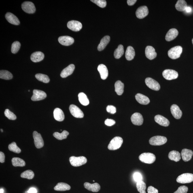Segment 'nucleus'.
Listing matches in <instances>:
<instances>
[{"label": "nucleus", "instance_id": "nucleus-1", "mask_svg": "<svg viewBox=\"0 0 193 193\" xmlns=\"http://www.w3.org/2000/svg\"><path fill=\"white\" fill-rule=\"evenodd\" d=\"M87 159L84 156H71L69 158V162L71 165L74 167H79L86 164Z\"/></svg>", "mask_w": 193, "mask_h": 193}, {"label": "nucleus", "instance_id": "nucleus-2", "mask_svg": "<svg viewBox=\"0 0 193 193\" xmlns=\"http://www.w3.org/2000/svg\"><path fill=\"white\" fill-rule=\"evenodd\" d=\"M123 142L121 137H116L113 138L110 142L108 148L110 150H115L120 148Z\"/></svg>", "mask_w": 193, "mask_h": 193}, {"label": "nucleus", "instance_id": "nucleus-3", "mask_svg": "<svg viewBox=\"0 0 193 193\" xmlns=\"http://www.w3.org/2000/svg\"><path fill=\"white\" fill-rule=\"evenodd\" d=\"M139 158L141 162L146 164H151L156 160V156L151 153H144L139 157Z\"/></svg>", "mask_w": 193, "mask_h": 193}, {"label": "nucleus", "instance_id": "nucleus-4", "mask_svg": "<svg viewBox=\"0 0 193 193\" xmlns=\"http://www.w3.org/2000/svg\"><path fill=\"white\" fill-rule=\"evenodd\" d=\"M182 52V47L180 46H177L170 49L168 52V54L170 58L175 60L180 57Z\"/></svg>", "mask_w": 193, "mask_h": 193}, {"label": "nucleus", "instance_id": "nucleus-5", "mask_svg": "<svg viewBox=\"0 0 193 193\" xmlns=\"http://www.w3.org/2000/svg\"><path fill=\"white\" fill-rule=\"evenodd\" d=\"M167 142V139L164 136H155L149 140L150 144L153 146H160L164 144Z\"/></svg>", "mask_w": 193, "mask_h": 193}, {"label": "nucleus", "instance_id": "nucleus-6", "mask_svg": "<svg viewBox=\"0 0 193 193\" xmlns=\"http://www.w3.org/2000/svg\"><path fill=\"white\" fill-rule=\"evenodd\" d=\"M177 182L181 183H190L193 181V174L190 173H185L182 174L177 178Z\"/></svg>", "mask_w": 193, "mask_h": 193}, {"label": "nucleus", "instance_id": "nucleus-7", "mask_svg": "<svg viewBox=\"0 0 193 193\" xmlns=\"http://www.w3.org/2000/svg\"><path fill=\"white\" fill-rule=\"evenodd\" d=\"M162 75L164 78L168 80H171L176 79L178 77L177 72L173 70L166 69L162 72Z\"/></svg>", "mask_w": 193, "mask_h": 193}, {"label": "nucleus", "instance_id": "nucleus-8", "mask_svg": "<svg viewBox=\"0 0 193 193\" xmlns=\"http://www.w3.org/2000/svg\"><path fill=\"white\" fill-rule=\"evenodd\" d=\"M22 8L25 12L29 14H33L35 12V5L31 2H25L22 5Z\"/></svg>", "mask_w": 193, "mask_h": 193}, {"label": "nucleus", "instance_id": "nucleus-9", "mask_svg": "<svg viewBox=\"0 0 193 193\" xmlns=\"http://www.w3.org/2000/svg\"><path fill=\"white\" fill-rule=\"evenodd\" d=\"M69 109L72 116L77 118H82L84 117L83 112L78 107L74 105L70 106Z\"/></svg>", "mask_w": 193, "mask_h": 193}, {"label": "nucleus", "instance_id": "nucleus-10", "mask_svg": "<svg viewBox=\"0 0 193 193\" xmlns=\"http://www.w3.org/2000/svg\"><path fill=\"white\" fill-rule=\"evenodd\" d=\"M34 143L37 149H41L44 146V141L40 134L35 131L33 132Z\"/></svg>", "mask_w": 193, "mask_h": 193}, {"label": "nucleus", "instance_id": "nucleus-11", "mask_svg": "<svg viewBox=\"0 0 193 193\" xmlns=\"http://www.w3.org/2000/svg\"><path fill=\"white\" fill-rule=\"evenodd\" d=\"M47 97V94L42 90H34L33 91V95L31 97L32 101H38L43 100Z\"/></svg>", "mask_w": 193, "mask_h": 193}, {"label": "nucleus", "instance_id": "nucleus-12", "mask_svg": "<svg viewBox=\"0 0 193 193\" xmlns=\"http://www.w3.org/2000/svg\"><path fill=\"white\" fill-rule=\"evenodd\" d=\"M145 83L149 88L152 90L158 91L160 89L159 83L151 78H147L145 79Z\"/></svg>", "mask_w": 193, "mask_h": 193}, {"label": "nucleus", "instance_id": "nucleus-13", "mask_svg": "<svg viewBox=\"0 0 193 193\" xmlns=\"http://www.w3.org/2000/svg\"><path fill=\"white\" fill-rule=\"evenodd\" d=\"M67 26L69 29L75 32L80 31L82 27V24L80 22L73 20L69 22Z\"/></svg>", "mask_w": 193, "mask_h": 193}, {"label": "nucleus", "instance_id": "nucleus-14", "mask_svg": "<svg viewBox=\"0 0 193 193\" xmlns=\"http://www.w3.org/2000/svg\"><path fill=\"white\" fill-rule=\"evenodd\" d=\"M149 13L148 8L146 6L139 7L136 11V17L139 19H143L146 17Z\"/></svg>", "mask_w": 193, "mask_h": 193}, {"label": "nucleus", "instance_id": "nucleus-15", "mask_svg": "<svg viewBox=\"0 0 193 193\" xmlns=\"http://www.w3.org/2000/svg\"><path fill=\"white\" fill-rule=\"evenodd\" d=\"M131 120L132 124L137 126L141 125L143 122V116L139 113H135L132 115Z\"/></svg>", "mask_w": 193, "mask_h": 193}, {"label": "nucleus", "instance_id": "nucleus-16", "mask_svg": "<svg viewBox=\"0 0 193 193\" xmlns=\"http://www.w3.org/2000/svg\"><path fill=\"white\" fill-rule=\"evenodd\" d=\"M58 41L60 44L65 46H69L74 42V39L73 38L69 36L60 37L58 39Z\"/></svg>", "mask_w": 193, "mask_h": 193}, {"label": "nucleus", "instance_id": "nucleus-17", "mask_svg": "<svg viewBox=\"0 0 193 193\" xmlns=\"http://www.w3.org/2000/svg\"><path fill=\"white\" fill-rule=\"evenodd\" d=\"M5 17L9 23L13 25H18L20 24V21L18 18L12 13H7L5 15Z\"/></svg>", "mask_w": 193, "mask_h": 193}, {"label": "nucleus", "instance_id": "nucleus-18", "mask_svg": "<svg viewBox=\"0 0 193 193\" xmlns=\"http://www.w3.org/2000/svg\"><path fill=\"white\" fill-rule=\"evenodd\" d=\"M145 55L146 57L150 60L154 59L157 56V53L154 47L147 46L145 49Z\"/></svg>", "mask_w": 193, "mask_h": 193}, {"label": "nucleus", "instance_id": "nucleus-19", "mask_svg": "<svg viewBox=\"0 0 193 193\" xmlns=\"http://www.w3.org/2000/svg\"><path fill=\"white\" fill-rule=\"evenodd\" d=\"M75 69V66L73 64H70L67 67L62 70L60 73V76L65 78L72 74Z\"/></svg>", "mask_w": 193, "mask_h": 193}, {"label": "nucleus", "instance_id": "nucleus-20", "mask_svg": "<svg viewBox=\"0 0 193 193\" xmlns=\"http://www.w3.org/2000/svg\"><path fill=\"white\" fill-rule=\"evenodd\" d=\"M155 122L158 124L164 127L169 125L170 122L167 119L160 115H157L155 117Z\"/></svg>", "mask_w": 193, "mask_h": 193}, {"label": "nucleus", "instance_id": "nucleus-21", "mask_svg": "<svg viewBox=\"0 0 193 193\" xmlns=\"http://www.w3.org/2000/svg\"><path fill=\"white\" fill-rule=\"evenodd\" d=\"M171 111L172 115L176 119H179L182 116V112L177 105H173L171 107Z\"/></svg>", "mask_w": 193, "mask_h": 193}, {"label": "nucleus", "instance_id": "nucleus-22", "mask_svg": "<svg viewBox=\"0 0 193 193\" xmlns=\"http://www.w3.org/2000/svg\"><path fill=\"white\" fill-rule=\"evenodd\" d=\"M97 69L102 79L105 80L107 78L108 76L109 72L106 66L103 64H100L98 66Z\"/></svg>", "mask_w": 193, "mask_h": 193}, {"label": "nucleus", "instance_id": "nucleus-23", "mask_svg": "<svg viewBox=\"0 0 193 193\" xmlns=\"http://www.w3.org/2000/svg\"><path fill=\"white\" fill-rule=\"evenodd\" d=\"M193 152L192 150L187 149H183L181 151V155L182 160L185 162L190 161L192 158Z\"/></svg>", "mask_w": 193, "mask_h": 193}, {"label": "nucleus", "instance_id": "nucleus-24", "mask_svg": "<svg viewBox=\"0 0 193 193\" xmlns=\"http://www.w3.org/2000/svg\"><path fill=\"white\" fill-rule=\"evenodd\" d=\"M179 32L175 28H172L168 31L166 34L165 39L166 41H169L173 40L178 35Z\"/></svg>", "mask_w": 193, "mask_h": 193}, {"label": "nucleus", "instance_id": "nucleus-25", "mask_svg": "<svg viewBox=\"0 0 193 193\" xmlns=\"http://www.w3.org/2000/svg\"><path fill=\"white\" fill-rule=\"evenodd\" d=\"M84 185L85 188L87 190L93 192L99 191L101 188L100 185L97 183L91 184L90 183L85 182Z\"/></svg>", "mask_w": 193, "mask_h": 193}, {"label": "nucleus", "instance_id": "nucleus-26", "mask_svg": "<svg viewBox=\"0 0 193 193\" xmlns=\"http://www.w3.org/2000/svg\"><path fill=\"white\" fill-rule=\"evenodd\" d=\"M135 98L138 103L142 105H148L150 102V100L148 97L140 93H138L136 94Z\"/></svg>", "mask_w": 193, "mask_h": 193}, {"label": "nucleus", "instance_id": "nucleus-27", "mask_svg": "<svg viewBox=\"0 0 193 193\" xmlns=\"http://www.w3.org/2000/svg\"><path fill=\"white\" fill-rule=\"evenodd\" d=\"M44 55L43 53L41 52H36L31 54V59L34 62H39L43 60Z\"/></svg>", "mask_w": 193, "mask_h": 193}, {"label": "nucleus", "instance_id": "nucleus-28", "mask_svg": "<svg viewBox=\"0 0 193 193\" xmlns=\"http://www.w3.org/2000/svg\"><path fill=\"white\" fill-rule=\"evenodd\" d=\"M54 117L58 121L62 122L64 119V115L63 111L59 108L55 109L54 112Z\"/></svg>", "mask_w": 193, "mask_h": 193}, {"label": "nucleus", "instance_id": "nucleus-29", "mask_svg": "<svg viewBox=\"0 0 193 193\" xmlns=\"http://www.w3.org/2000/svg\"><path fill=\"white\" fill-rule=\"evenodd\" d=\"M110 41V37L109 36L106 35L102 39L99 44L98 45L97 47L98 51H101L103 50L108 44Z\"/></svg>", "mask_w": 193, "mask_h": 193}, {"label": "nucleus", "instance_id": "nucleus-30", "mask_svg": "<svg viewBox=\"0 0 193 193\" xmlns=\"http://www.w3.org/2000/svg\"><path fill=\"white\" fill-rule=\"evenodd\" d=\"M115 92L118 95H121L124 92V84L121 81H117L115 84Z\"/></svg>", "mask_w": 193, "mask_h": 193}, {"label": "nucleus", "instance_id": "nucleus-31", "mask_svg": "<svg viewBox=\"0 0 193 193\" xmlns=\"http://www.w3.org/2000/svg\"><path fill=\"white\" fill-rule=\"evenodd\" d=\"M168 158L170 160L177 162L181 160V154L178 151H172L168 154Z\"/></svg>", "mask_w": 193, "mask_h": 193}, {"label": "nucleus", "instance_id": "nucleus-32", "mask_svg": "<svg viewBox=\"0 0 193 193\" xmlns=\"http://www.w3.org/2000/svg\"><path fill=\"white\" fill-rule=\"evenodd\" d=\"M135 55V52L134 48L131 46H128L127 49L125 57L128 60H131L133 59Z\"/></svg>", "mask_w": 193, "mask_h": 193}, {"label": "nucleus", "instance_id": "nucleus-33", "mask_svg": "<svg viewBox=\"0 0 193 193\" xmlns=\"http://www.w3.org/2000/svg\"><path fill=\"white\" fill-rule=\"evenodd\" d=\"M71 186L63 182L58 183L54 187V190L57 191H66L70 190Z\"/></svg>", "mask_w": 193, "mask_h": 193}, {"label": "nucleus", "instance_id": "nucleus-34", "mask_svg": "<svg viewBox=\"0 0 193 193\" xmlns=\"http://www.w3.org/2000/svg\"><path fill=\"white\" fill-rule=\"evenodd\" d=\"M187 7L186 2L184 0H179L175 5L176 9L180 12L185 11Z\"/></svg>", "mask_w": 193, "mask_h": 193}, {"label": "nucleus", "instance_id": "nucleus-35", "mask_svg": "<svg viewBox=\"0 0 193 193\" xmlns=\"http://www.w3.org/2000/svg\"><path fill=\"white\" fill-rule=\"evenodd\" d=\"M78 97L79 101L82 105L86 106L89 104V101L87 97L86 94L84 93L81 92L79 93Z\"/></svg>", "mask_w": 193, "mask_h": 193}, {"label": "nucleus", "instance_id": "nucleus-36", "mask_svg": "<svg viewBox=\"0 0 193 193\" xmlns=\"http://www.w3.org/2000/svg\"><path fill=\"white\" fill-rule=\"evenodd\" d=\"M12 161V165L14 167H23L26 165L25 161L20 158H13Z\"/></svg>", "mask_w": 193, "mask_h": 193}, {"label": "nucleus", "instance_id": "nucleus-37", "mask_svg": "<svg viewBox=\"0 0 193 193\" xmlns=\"http://www.w3.org/2000/svg\"><path fill=\"white\" fill-rule=\"evenodd\" d=\"M69 132L66 130H63L62 133H60L58 132H55L53 134V136L56 139L60 140H62L63 139H66L68 135H69Z\"/></svg>", "mask_w": 193, "mask_h": 193}, {"label": "nucleus", "instance_id": "nucleus-38", "mask_svg": "<svg viewBox=\"0 0 193 193\" xmlns=\"http://www.w3.org/2000/svg\"><path fill=\"white\" fill-rule=\"evenodd\" d=\"M124 53V47L123 45L120 44L118 45V48L115 50L114 55L115 58H120Z\"/></svg>", "mask_w": 193, "mask_h": 193}, {"label": "nucleus", "instance_id": "nucleus-39", "mask_svg": "<svg viewBox=\"0 0 193 193\" xmlns=\"http://www.w3.org/2000/svg\"><path fill=\"white\" fill-rule=\"evenodd\" d=\"M136 187L140 193H146V184L142 180L136 183Z\"/></svg>", "mask_w": 193, "mask_h": 193}, {"label": "nucleus", "instance_id": "nucleus-40", "mask_svg": "<svg viewBox=\"0 0 193 193\" xmlns=\"http://www.w3.org/2000/svg\"><path fill=\"white\" fill-rule=\"evenodd\" d=\"M13 75L10 72L6 70H1L0 71V78L10 80L13 78Z\"/></svg>", "mask_w": 193, "mask_h": 193}, {"label": "nucleus", "instance_id": "nucleus-41", "mask_svg": "<svg viewBox=\"0 0 193 193\" xmlns=\"http://www.w3.org/2000/svg\"><path fill=\"white\" fill-rule=\"evenodd\" d=\"M35 77L38 80L43 83H48L50 81V79L48 75L43 74H37L35 75Z\"/></svg>", "mask_w": 193, "mask_h": 193}, {"label": "nucleus", "instance_id": "nucleus-42", "mask_svg": "<svg viewBox=\"0 0 193 193\" xmlns=\"http://www.w3.org/2000/svg\"><path fill=\"white\" fill-rule=\"evenodd\" d=\"M35 174L33 171L31 170H26L21 174L20 176L23 178L31 179L33 178Z\"/></svg>", "mask_w": 193, "mask_h": 193}, {"label": "nucleus", "instance_id": "nucleus-43", "mask_svg": "<svg viewBox=\"0 0 193 193\" xmlns=\"http://www.w3.org/2000/svg\"><path fill=\"white\" fill-rule=\"evenodd\" d=\"M8 149L9 150L17 154H20L21 152V150L17 146L16 143L15 142H13L8 146Z\"/></svg>", "mask_w": 193, "mask_h": 193}, {"label": "nucleus", "instance_id": "nucleus-44", "mask_svg": "<svg viewBox=\"0 0 193 193\" xmlns=\"http://www.w3.org/2000/svg\"><path fill=\"white\" fill-rule=\"evenodd\" d=\"M20 43L18 41H15L13 43L11 47V52L13 54H16L20 50Z\"/></svg>", "mask_w": 193, "mask_h": 193}, {"label": "nucleus", "instance_id": "nucleus-45", "mask_svg": "<svg viewBox=\"0 0 193 193\" xmlns=\"http://www.w3.org/2000/svg\"><path fill=\"white\" fill-rule=\"evenodd\" d=\"M5 115L9 120H14L17 118L16 115L11 111L9 109H6L5 112Z\"/></svg>", "mask_w": 193, "mask_h": 193}, {"label": "nucleus", "instance_id": "nucleus-46", "mask_svg": "<svg viewBox=\"0 0 193 193\" xmlns=\"http://www.w3.org/2000/svg\"><path fill=\"white\" fill-rule=\"evenodd\" d=\"M91 1L96 4V5L101 8H105L106 6L107 2L105 0H91Z\"/></svg>", "mask_w": 193, "mask_h": 193}, {"label": "nucleus", "instance_id": "nucleus-47", "mask_svg": "<svg viewBox=\"0 0 193 193\" xmlns=\"http://www.w3.org/2000/svg\"><path fill=\"white\" fill-rule=\"evenodd\" d=\"M188 190V187L182 186L179 187L178 190L174 193H187Z\"/></svg>", "mask_w": 193, "mask_h": 193}, {"label": "nucleus", "instance_id": "nucleus-48", "mask_svg": "<svg viewBox=\"0 0 193 193\" xmlns=\"http://www.w3.org/2000/svg\"><path fill=\"white\" fill-rule=\"evenodd\" d=\"M133 178L134 180L136 182H138L142 181L143 178L141 175V174L138 172H136L133 174Z\"/></svg>", "mask_w": 193, "mask_h": 193}, {"label": "nucleus", "instance_id": "nucleus-49", "mask_svg": "<svg viewBox=\"0 0 193 193\" xmlns=\"http://www.w3.org/2000/svg\"><path fill=\"white\" fill-rule=\"evenodd\" d=\"M106 110L107 112L111 113V114H115L116 112V108L113 106H108Z\"/></svg>", "mask_w": 193, "mask_h": 193}, {"label": "nucleus", "instance_id": "nucleus-50", "mask_svg": "<svg viewBox=\"0 0 193 193\" xmlns=\"http://www.w3.org/2000/svg\"><path fill=\"white\" fill-rule=\"evenodd\" d=\"M105 123L106 125L111 126L114 125L116 122L112 119H107L105 120Z\"/></svg>", "mask_w": 193, "mask_h": 193}, {"label": "nucleus", "instance_id": "nucleus-51", "mask_svg": "<svg viewBox=\"0 0 193 193\" xmlns=\"http://www.w3.org/2000/svg\"><path fill=\"white\" fill-rule=\"evenodd\" d=\"M148 193H158V190L154 187L150 186L148 187L147 189Z\"/></svg>", "mask_w": 193, "mask_h": 193}, {"label": "nucleus", "instance_id": "nucleus-52", "mask_svg": "<svg viewBox=\"0 0 193 193\" xmlns=\"http://www.w3.org/2000/svg\"><path fill=\"white\" fill-rule=\"evenodd\" d=\"M5 162V155L3 152H0V162L2 163Z\"/></svg>", "mask_w": 193, "mask_h": 193}, {"label": "nucleus", "instance_id": "nucleus-53", "mask_svg": "<svg viewBox=\"0 0 193 193\" xmlns=\"http://www.w3.org/2000/svg\"><path fill=\"white\" fill-rule=\"evenodd\" d=\"M136 2H137L136 0H128L127 3L128 5L131 6L135 4Z\"/></svg>", "mask_w": 193, "mask_h": 193}, {"label": "nucleus", "instance_id": "nucleus-54", "mask_svg": "<svg viewBox=\"0 0 193 193\" xmlns=\"http://www.w3.org/2000/svg\"><path fill=\"white\" fill-rule=\"evenodd\" d=\"M28 193H37V190L36 189L33 188V187H32V188H30L29 190L28 191Z\"/></svg>", "mask_w": 193, "mask_h": 193}, {"label": "nucleus", "instance_id": "nucleus-55", "mask_svg": "<svg viewBox=\"0 0 193 193\" xmlns=\"http://www.w3.org/2000/svg\"><path fill=\"white\" fill-rule=\"evenodd\" d=\"M192 9L190 7L187 6L185 10V12L187 13H190L192 12Z\"/></svg>", "mask_w": 193, "mask_h": 193}, {"label": "nucleus", "instance_id": "nucleus-56", "mask_svg": "<svg viewBox=\"0 0 193 193\" xmlns=\"http://www.w3.org/2000/svg\"><path fill=\"white\" fill-rule=\"evenodd\" d=\"M4 193V190L3 189H1L0 190V193Z\"/></svg>", "mask_w": 193, "mask_h": 193}, {"label": "nucleus", "instance_id": "nucleus-57", "mask_svg": "<svg viewBox=\"0 0 193 193\" xmlns=\"http://www.w3.org/2000/svg\"><path fill=\"white\" fill-rule=\"evenodd\" d=\"M1 131L2 132H3V130L1 129Z\"/></svg>", "mask_w": 193, "mask_h": 193}, {"label": "nucleus", "instance_id": "nucleus-58", "mask_svg": "<svg viewBox=\"0 0 193 193\" xmlns=\"http://www.w3.org/2000/svg\"><path fill=\"white\" fill-rule=\"evenodd\" d=\"M192 44H193V38L192 39Z\"/></svg>", "mask_w": 193, "mask_h": 193}, {"label": "nucleus", "instance_id": "nucleus-59", "mask_svg": "<svg viewBox=\"0 0 193 193\" xmlns=\"http://www.w3.org/2000/svg\"><path fill=\"white\" fill-rule=\"evenodd\" d=\"M28 91L29 92L30 91V90H28Z\"/></svg>", "mask_w": 193, "mask_h": 193}]
</instances>
